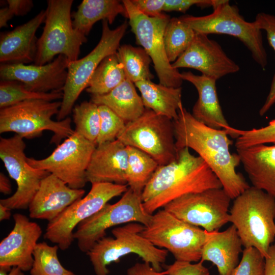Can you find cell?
Returning a JSON list of instances; mask_svg holds the SVG:
<instances>
[{
  "instance_id": "20",
  "label": "cell",
  "mask_w": 275,
  "mask_h": 275,
  "mask_svg": "<svg viewBox=\"0 0 275 275\" xmlns=\"http://www.w3.org/2000/svg\"><path fill=\"white\" fill-rule=\"evenodd\" d=\"M85 190L69 187L52 174L44 178L31 201L29 216L32 218L53 220L67 208L84 197Z\"/></svg>"
},
{
  "instance_id": "22",
  "label": "cell",
  "mask_w": 275,
  "mask_h": 275,
  "mask_svg": "<svg viewBox=\"0 0 275 275\" xmlns=\"http://www.w3.org/2000/svg\"><path fill=\"white\" fill-rule=\"evenodd\" d=\"M127 146L119 140L97 145L87 170L88 182L127 184Z\"/></svg>"
},
{
  "instance_id": "49",
  "label": "cell",
  "mask_w": 275,
  "mask_h": 275,
  "mask_svg": "<svg viewBox=\"0 0 275 275\" xmlns=\"http://www.w3.org/2000/svg\"><path fill=\"white\" fill-rule=\"evenodd\" d=\"M10 208L0 204V221L8 220L11 216Z\"/></svg>"
},
{
  "instance_id": "16",
  "label": "cell",
  "mask_w": 275,
  "mask_h": 275,
  "mask_svg": "<svg viewBox=\"0 0 275 275\" xmlns=\"http://www.w3.org/2000/svg\"><path fill=\"white\" fill-rule=\"evenodd\" d=\"M23 138L15 134L0 139V158L10 177L16 182L15 193L0 204L10 209H26L39 189L42 180L50 173L35 169L27 162Z\"/></svg>"
},
{
  "instance_id": "18",
  "label": "cell",
  "mask_w": 275,
  "mask_h": 275,
  "mask_svg": "<svg viewBox=\"0 0 275 275\" xmlns=\"http://www.w3.org/2000/svg\"><path fill=\"white\" fill-rule=\"evenodd\" d=\"M172 66L176 69H196L202 75L216 80L240 69L216 41L210 39L208 35L197 33L187 49L172 63Z\"/></svg>"
},
{
  "instance_id": "36",
  "label": "cell",
  "mask_w": 275,
  "mask_h": 275,
  "mask_svg": "<svg viewBox=\"0 0 275 275\" xmlns=\"http://www.w3.org/2000/svg\"><path fill=\"white\" fill-rule=\"evenodd\" d=\"M100 130L96 142V146L117 140L126 125V122L104 105H99Z\"/></svg>"
},
{
  "instance_id": "25",
  "label": "cell",
  "mask_w": 275,
  "mask_h": 275,
  "mask_svg": "<svg viewBox=\"0 0 275 275\" xmlns=\"http://www.w3.org/2000/svg\"><path fill=\"white\" fill-rule=\"evenodd\" d=\"M237 151L252 186L275 199V145H257Z\"/></svg>"
},
{
  "instance_id": "3",
  "label": "cell",
  "mask_w": 275,
  "mask_h": 275,
  "mask_svg": "<svg viewBox=\"0 0 275 275\" xmlns=\"http://www.w3.org/2000/svg\"><path fill=\"white\" fill-rule=\"evenodd\" d=\"M234 200L229 222L244 248H256L265 258L275 239V199L250 186Z\"/></svg>"
},
{
  "instance_id": "39",
  "label": "cell",
  "mask_w": 275,
  "mask_h": 275,
  "mask_svg": "<svg viewBox=\"0 0 275 275\" xmlns=\"http://www.w3.org/2000/svg\"><path fill=\"white\" fill-rule=\"evenodd\" d=\"M264 257L256 248H244L238 265L231 275H265Z\"/></svg>"
},
{
  "instance_id": "1",
  "label": "cell",
  "mask_w": 275,
  "mask_h": 275,
  "mask_svg": "<svg viewBox=\"0 0 275 275\" xmlns=\"http://www.w3.org/2000/svg\"><path fill=\"white\" fill-rule=\"evenodd\" d=\"M173 124L178 151L185 147L196 151L216 176L231 199L250 187L243 176L236 171L240 160L237 153L230 151L233 141L227 131L205 125L183 106Z\"/></svg>"
},
{
  "instance_id": "45",
  "label": "cell",
  "mask_w": 275,
  "mask_h": 275,
  "mask_svg": "<svg viewBox=\"0 0 275 275\" xmlns=\"http://www.w3.org/2000/svg\"><path fill=\"white\" fill-rule=\"evenodd\" d=\"M265 260V275H275V243L270 246Z\"/></svg>"
},
{
  "instance_id": "32",
  "label": "cell",
  "mask_w": 275,
  "mask_h": 275,
  "mask_svg": "<svg viewBox=\"0 0 275 275\" xmlns=\"http://www.w3.org/2000/svg\"><path fill=\"white\" fill-rule=\"evenodd\" d=\"M196 35L180 17L170 18L164 30V45L167 58L174 62L188 47Z\"/></svg>"
},
{
  "instance_id": "28",
  "label": "cell",
  "mask_w": 275,
  "mask_h": 275,
  "mask_svg": "<svg viewBox=\"0 0 275 275\" xmlns=\"http://www.w3.org/2000/svg\"><path fill=\"white\" fill-rule=\"evenodd\" d=\"M135 84L141 93L145 108L175 120L182 106V88L168 87L151 80H143Z\"/></svg>"
},
{
  "instance_id": "11",
  "label": "cell",
  "mask_w": 275,
  "mask_h": 275,
  "mask_svg": "<svg viewBox=\"0 0 275 275\" xmlns=\"http://www.w3.org/2000/svg\"><path fill=\"white\" fill-rule=\"evenodd\" d=\"M152 214L145 210L141 195L130 188L114 204L107 203L100 210L84 220L74 232L78 249L87 253L99 240L106 236V230L131 222L145 226L150 223Z\"/></svg>"
},
{
  "instance_id": "7",
  "label": "cell",
  "mask_w": 275,
  "mask_h": 275,
  "mask_svg": "<svg viewBox=\"0 0 275 275\" xmlns=\"http://www.w3.org/2000/svg\"><path fill=\"white\" fill-rule=\"evenodd\" d=\"M73 0H48L43 32L38 39L34 65H44L60 54L69 61L78 59L86 36L72 24Z\"/></svg>"
},
{
  "instance_id": "48",
  "label": "cell",
  "mask_w": 275,
  "mask_h": 275,
  "mask_svg": "<svg viewBox=\"0 0 275 275\" xmlns=\"http://www.w3.org/2000/svg\"><path fill=\"white\" fill-rule=\"evenodd\" d=\"M0 275H25L23 271L20 268L16 266L7 269L0 268Z\"/></svg>"
},
{
  "instance_id": "2",
  "label": "cell",
  "mask_w": 275,
  "mask_h": 275,
  "mask_svg": "<svg viewBox=\"0 0 275 275\" xmlns=\"http://www.w3.org/2000/svg\"><path fill=\"white\" fill-rule=\"evenodd\" d=\"M219 188L222 184L207 164L185 147L178 151L175 160L159 166L141 197L145 210L153 214L182 196Z\"/></svg>"
},
{
  "instance_id": "17",
  "label": "cell",
  "mask_w": 275,
  "mask_h": 275,
  "mask_svg": "<svg viewBox=\"0 0 275 275\" xmlns=\"http://www.w3.org/2000/svg\"><path fill=\"white\" fill-rule=\"evenodd\" d=\"M69 62L65 56L60 54L44 65L1 64L0 77L3 80L20 81L32 92L63 91L67 77Z\"/></svg>"
},
{
  "instance_id": "35",
  "label": "cell",
  "mask_w": 275,
  "mask_h": 275,
  "mask_svg": "<svg viewBox=\"0 0 275 275\" xmlns=\"http://www.w3.org/2000/svg\"><path fill=\"white\" fill-rule=\"evenodd\" d=\"M72 111L74 131L96 144L100 124L98 106L91 101H86L75 105Z\"/></svg>"
},
{
  "instance_id": "42",
  "label": "cell",
  "mask_w": 275,
  "mask_h": 275,
  "mask_svg": "<svg viewBox=\"0 0 275 275\" xmlns=\"http://www.w3.org/2000/svg\"><path fill=\"white\" fill-rule=\"evenodd\" d=\"M143 14L150 17H157L163 14L165 0H131Z\"/></svg>"
},
{
  "instance_id": "24",
  "label": "cell",
  "mask_w": 275,
  "mask_h": 275,
  "mask_svg": "<svg viewBox=\"0 0 275 275\" xmlns=\"http://www.w3.org/2000/svg\"><path fill=\"white\" fill-rule=\"evenodd\" d=\"M205 232L201 261L212 262L219 275H231L239 264V254L243 251L236 228L232 225L222 232Z\"/></svg>"
},
{
  "instance_id": "27",
  "label": "cell",
  "mask_w": 275,
  "mask_h": 275,
  "mask_svg": "<svg viewBox=\"0 0 275 275\" xmlns=\"http://www.w3.org/2000/svg\"><path fill=\"white\" fill-rule=\"evenodd\" d=\"M118 15L127 18L122 1L117 0H83L76 12L72 13L73 28L87 36L93 25L100 20L112 24Z\"/></svg>"
},
{
  "instance_id": "13",
  "label": "cell",
  "mask_w": 275,
  "mask_h": 275,
  "mask_svg": "<svg viewBox=\"0 0 275 275\" xmlns=\"http://www.w3.org/2000/svg\"><path fill=\"white\" fill-rule=\"evenodd\" d=\"M127 186L107 182L92 183L87 195L48 223L44 238L61 250L68 249L74 240V230L78 224L100 210L111 199L123 194Z\"/></svg>"
},
{
  "instance_id": "44",
  "label": "cell",
  "mask_w": 275,
  "mask_h": 275,
  "mask_svg": "<svg viewBox=\"0 0 275 275\" xmlns=\"http://www.w3.org/2000/svg\"><path fill=\"white\" fill-rule=\"evenodd\" d=\"M8 7L16 16H23L29 13L33 7L32 0H7Z\"/></svg>"
},
{
  "instance_id": "23",
  "label": "cell",
  "mask_w": 275,
  "mask_h": 275,
  "mask_svg": "<svg viewBox=\"0 0 275 275\" xmlns=\"http://www.w3.org/2000/svg\"><path fill=\"white\" fill-rule=\"evenodd\" d=\"M46 10H42L27 22L3 33L0 37L1 64L29 63L34 61L38 39L36 33L45 21Z\"/></svg>"
},
{
  "instance_id": "30",
  "label": "cell",
  "mask_w": 275,
  "mask_h": 275,
  "mask_svg": "<svg viewBox=\"0 0 275 275\" xmlns=\"http://www.w3.org/2000/svg\"><path fill=\"white\" fill-rule=\"evenodd\" d=\"M127 184L133 191L142 195L159 164L151 156L139 149L127 146Z\"/></svg>"
},
{
  "instance_id": "8",
  "label": "cell",
  "mask_w": 275,
  "mask_h": 275,
  "mask_svg": "<svg viewBox=\"0 0 275 275\" xmlns=\"http://www.w3.org/2000/svg\"><path fill=\"white\" fill-rule=\"evenodd\" d=\"M141 233L154 246L170 252L176 260L197 262L201 259L205 231L177 218L163 208L152 214Z\"/></svg>"
},
{
  "instance_id": "29",
  "label": "cell",
  "mask_w": 275,
  "mask_h": 275,
  "mask_svg": "<svg viewBox=\"0 0 275 275\" xmlns=\"http://www.w3.org/2000/svg\"><path fill=\"white\" fill-rule=\"evenodd\" d=\"M126 78L117 52L105 57L91 76L86 91L92 95H103L112 91Z\"/></svg>"
},
{
  "instance_id": "40",
  "label": "cell",
  "mask_w": 275,
  "mask_h": 275,
  "mask_svg": "<svg viewBox=\"0 0 275 275\" xmlns=\"http://www.w3.org/2000/svg\"><path fill=\"white\" fill-rule=\"evenodd\" d=\"M200 261L196 263L176 260L166 266V275H209L208 268Z\"/></svg>"
},
{
  "instance_id": "41",
  "label": "cell",
  "mask_w": 275,
  "mask_h": 275,
  "mask_svg": "<svg viewBox=\"0 0 275 275\" xmlns=\"http://www.w3.org/2000/svg\"><path fill=\"white\" fill-rule=\"evenodd\" d=\"M216 0H165L163 11H177L185 13L191 6L201 8L213 7Z\"/></svg>"
},
{
  "instance_id": "6",
  "label": "cell",
  "mask_w": 275,
  "mask_h": 275,
  "mask_svg": "<svg viewBox=\"0 0 275 275\" xmlns=\"http://www.w3.org/2000/svg\"><path fill=\"white\" fill-rule=\"evenodd\" d=\"M211 14L203 16L183 15L180 19L197 34L228 35L239 39L250 51L254 61L263 69L267 56L263 43L262 30L255 21L248 22L236 6L229 1L217 0Z\"/></svg>"
},
{
  "instance_id": "47",
  "label": "cell",
  "mask_w": 275,
  "mask_h": 275,
  "mask_svg": "<svg viewBox=\"0 0 275 275\" xmlns=\"http://www.w3.org/2000/svg\"><path fill=\"white\" fill-rule=\"evenodd\" d=\"M0 191L5 195H9L12 192L10 180L2 172L0 173Z\"/></svg>"
},
{
  "instance_id": "31",
  "label": "cell",
  "mask_w": 275,
  "mask_h": 275,
  "mask_svg": "<svg viewBox=\"0 0 275 275\" xmlns=\"http://www.w3.org/2000/svg\"><path fill=\"white\" fill-rule=\"evenodd\" d=\"M117 54L126 78L134 84L154 78L150 69L152 60L144 48L123 44L120 46Z\"/></svg>"
},
{
  "instance_id": "37",
  "label": "cell",
  "mask_w": 275,
  "mask_h": 275,
  "mask_svg": "<svg viewBox=\"0 0 275 275\" xmlns=\"http://www.w3.org/2000/svg\"><path fill=\"white\" fill-rule=\"evenodd\" d=\"M239 133L235 144L236 150L260 144L275 145V119L263 127L248 130L239 129Z\"/></svg>"
},
{
  "instance_id": "9",
  "label": "cell",
  "mask_w": 275,
  "mask_h": 275,
  "mask_svg": "<svg viewBox=\"0 0 275 275\" xmlns=\"http://www.w3.org/2000/svg\"><path fill=\"white\" fill-rule=\"evenodd\" d=\"M117 140L147 153L159 166L178 157L173 120L149 108H145L139 118L127 123Z\"/></svg>"
},
{
  "instance_id": "10",
  "label": "cell",
  "mask_w": 275,
  "mask_h": 275,
  "mask_svg": "<svg viewBox=\"0 0 275 275\" xmlns=\"http://www.w3.org/2000/svg\"><path fill=\"white\" fill-rule=\"evenodd\" d=\"M128 25V23L125 21L112 30L108 22L102 20L101 37L95 47L85 57L69 62L67 77L63 89V97L57 116L58 121L65 119L71 113L75 101L87 88L91 76L101 62L107 56L117 52Z\"/></svg>"
},
{
  "instance_id": "19",
  "label": "cell",
  "mask_w": 275,
  "mask_h": 275,
  "mask_svg": "<svg viewBox=\"0 0 275 275\" xmlns=\"http://www.w3.org/2000/svg\"><path fill=\"white\" fill-rule=\"evenodd\" d=\"M14 225L9 234L0 243V268L16 266L23 271L31 269L33 252L42 230L37 223L25 215H13Z\"/></svg>"
},
{
  "instance_id": "34",
  "label": "cell",
  "mask_w": 275,
  "mask_h": 275,
  "mask_svg": "<svg viewBox=\"0 0 275 275\" xmlns=\"http://www.w3.org/2000/svg\"><path fill=\"white\" fill-rule=\"evenodd\" d=\"M58 245L50 246L45 242L38 243L33 252L31 275H75L65 268L58 257Z\"/></svg>"
},
{
  "instance_id": "38",
  "label": "cell",
  "mask_w": 275,
  "mask_h": 275,
  "mask_svg": "<svg viewBox=\"0 0 275 275\" xmlns=\"http://www.w3.org/2000/svg\"><path fill=\"white\" fill-rule=\"evenodd\" d=\"M254 21L261 30L265 31L268 44L275 52V15L261 12L257 14ZM274 104H275V73L272 77L266 100L259 111V115L261 116L265 115Z\"/></svg>"
},
{
  "instance_id": "46",
  "label": "cell",
  "mask_w": 275,
  "mask_h": 275,
  "mask_svg": "<svg viewBox=\"0 0 275 275\" xmlns=\"http://www.w3.org/2000/svg\"><path fill=\"white\" fill-rule=\"evenodd\" d=\"M14 14L8 6L5 7L0 10V28L7 27L8 21L12 18Z\"/></svg>"
},
{
  "instance_id": "15",
  "label": "cell",
  "mask_w": 275,
  "mask_h": 275,
  "mask_svg": "<svg viewBox=\"0 0 275 275\" xmlns=\"http://www.w3.org/2000/svg\"><path fill=\"white\" fill-rule=\"evenodd\" d=\"M231 200L223 188H212L182 196L163 208L189 224L212 232L229 222Z\"/></svg>"
},
{
  "instance_id": "14",
  "label": "cell",
  "mask_w": 275,
  "mask_h": 275,
  "mask_svg": "<svg viewBox=\"0 0 275 275\" xmlns=\"http://www.w3.org/2000/svg\"><path fill=\"white\" fill-rule=\"evenodd\" d=\"M96 147L95 143L74 131L47 157L26 160L31 167L56 176L69 187L81 189L88 182L87 170Z\"/></svg>"
},
{
  "instance_id": "21",
  "label": "cell",
  "mask_w": 275,
  "mask_h": 275,
  "mask_svg": "<svg viewBox=\"0 0 275 275\" xmlns=\"http://www.w3.org/2000/svg\"><path fill=\"white\" fill-rule=\"evenodd\" d=\"M181 77L191 83L198 91V99L191 113L194 117L211 128L225 130L230 136L237 139L239 129L231 127L223 114L216 91V80L190 71L181 73Z\"/></svg>"
},
{
  "instance_id": "26",
  "label": "cell",
  "mask_w": 275,
  "mask_h": 275,
  "mask_svg": "<svg viewBox=\"0 0 275 275\" xmlns=\"http://www.w3.org/2000/svg\"><path fill=\"white\" fill-rule=\"evenodd\" d=\"M90 101L107 106L126 123L139 118L145 109L135 84L127 78L106 94L92 95Z\"/></svg>"
},
{
  "instance_id": "4",
  "label": "cell",
  "mask_w": 275,
  "mask_h": 275,
  "mask_svg": "<svg viewBox=\"0 0 275 275\" xmlns=\"http://www.w3.org/2000/svg\"><path fill=\"white\" fill-rule=\"evenodd\" d=\"M145 226L131 222L112 230L114 237H104L86 253L96 275H108L107 266L129 254H135L154 269L162 271L168 251L153 245L141 234Z\"/></svg>"
},
{
  "instance_id": "33",
  "label": "cell",
  "mask_w": 275,
  "mask_h": 275,
  "mask_svg": "<svg viewBox=\"0 0 275 275\" xmlns=\"http://www.w3.org/2000/svg\"><path fill=\"white\" fill-rule=\"evenodd\" d=\"M63 91L38 93L27 90L24 85L17 80H3L0 82V108H3L19 102L33 99L48 101L62 99Z\"/></svg>"
},
{
  "instance_id": "12",
  "label": "cell",
  "mask_w": 275,
  "mask_h": 275,
  "mask_svg": "<svg viewBox=\"0 0 275 275\" xmlns=\"http://www.w3.org/2000/svg\"><path fill=\"white\" fill-rule=\"evenodd\" d=\"M122 3L136 44L142 46L151 58L159 84L170 87H181L183 79L181 73L172 67L164 48V33L170 17L164 13L157 17H148L141 13L131 0L122 1Z\"/></svg>"
},
{
  "instance_id": "5",
  "label": "cell",
  "mask_w": 275,
  "mask_h": 275,
  "mask_svg": "<svg viewBox=\"0 0 275 275\" xmlns=\"http://www.w3.org/2000/svg\"><path fill=\"white\" fill-rule=\"evenodd\" d=\"M61 105L60 101L33 99L1 108L0 133L13 132L23 139H33L49 130L54 134L50 143L58 145L74 132L70 117L61 121L51 119L58 114Z\"/></svg>"
},
{
  "instance_id": "43",
  "label": "cell",
  "mask_w": 275,
  "mask_h": 275,
  "mask_svg": "<svg viewBox=\"0 0 275 275\" xmlns=\"http://www.w3.org/2000/svg\"><path fill=\"white\" fill-rule=\"evenodd\" d=\"M127 275H166V271H158L146 262L136 263L127 269Z\"/></svg>"
}]
</instances>
